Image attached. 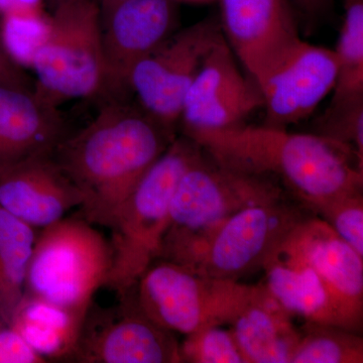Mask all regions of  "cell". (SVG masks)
Wrapping results in <instances>:
<instances>
[{
    "mask_svg": "<svg viewBox=\"0 0 363 363\" xmlns=\"http://www.w3.org/2000/svg\"><path fill=\"white\" fill-rule=\"evenodd\" d=\"M125 97L108 98L89 124L54 150L83 196V217L108 227L117 210L176 138Z\"/></svg>",
    "mask_w": 363,
    "mask_h": 363,
    "instance_id": "obj_1",
    "label": "cell"
},
{
    "mask_svg": "<svg viewBox=\"0 0 363 363\" xmlns=\"http://www.w3.org/2000/svg\"><path fill=\"white\" fill-rule=\"evenodd\" d=\"M185 136L225 166L274 179L314 211L362 192L363 164L350 150L315 133L241 123Z\"/></svg>",
    "mask_w": 363,
    "mask_h": 363,
    "instance_id": "obj_2",
    "label": "cell"
},
{
    "mask_svg": "<svg viewBox=\"0 0 363 363\" xmlns=\"http://www.w3.org/2000/svg\"><path fill=\"white\" fill-rule=\"evenodd\" d=\"M201 150L187 136L174 138L114 215L108 226L112 262L105 286L119 296L159 259L177 185Z\"/></svg>",
    "mask_w": 363,
    "mask_h": 363,
    "instance_id": "obj_3",
    "label": "cell"
},
{
    "mask_svg": "<svg viewBox=\"0 0 363 363\" xmlns=\"http://www.w3.org/2000/svg\"><path fill=\"white\" fill-rule=\"evenodd\" d=\"M288 196L274 179L225 166L202 149L177 185L157 259L178 262L231 215Z\"/></svg>",
    "mask_w": 363,
    "mask_h": 363,
    "instance_id": "obj_4",
    "label": "cell"
},
{
    "mask_svg": "<svg viewBox=\"0 0 363 363\" xmlns=\"http://www.w3.org/2000/svg\"><path fill=\"white\" fill-rule=\"evenodd\" d=\"M32 63L35 91L59 106L71 99L105 97L101 13L96 0H64L52 7Z\"/></svg>",
    "mask_w": 363,
    "mask_h": 363,
    "instance_id": "obj_5",
    "label": "cell"
},
{
    "mask_svg": "<svg viewBox=\"0 0 363 363\" xmlns=\"http://www.w3.org/2000/svg\"><path fill=\"white\" fill-rule=\"evenodd\" d=\"M264 292L262 284L209 278L176 262L157 259L124 294L159 326L188 336L207 327L230 324Z\"/></svg>",
    "mask_w": 363,
    "mask_h": 363,
    "instance_id": "obj_6",
    "label": "cell"
},
{
    "mask_svg": "<svg viewBox=\"0 0 363 363\" xmlns=\"http://www.w3.org/2000/svg\"><path fill=\"white\" fill-rule=\"evenodd\" d=\"M315 213L293 196L243 208L221 222L176 264L209 278L240 281L262 269L296 227Z\"/></svg>",
    "mask_w": 363,
    "mask_h": 363,
    "instance_id": "obj_7",
    "label": "cell"
},
{
    "mask_svg": "<svg viewBox=\"0 0 363 363\" xmlns=\"http://www.w3.org/2000/svg\"><path fill=\"white\" fill-rule=\"evenodd\" d=\"M42 230L33 248L25 294L88 311L111 272V242L83 218H62Z\"/></svg>",
    "mask_w": 363,
    "mask_h": 363,
    "instance_id": "obj_8",
    "label": "cell"
},
{
    "mask_svg": "<svg viewBox=\"0 0 363 363\" xmlns=\"http://www.w3.org/2000/svg\"><path fill=\"white\" fill-rule=\"evenodd\" d=\"M223 38L220 21L205 18L169 35L131 69L126 82L138 105L175 133L184 101L203 60Z\"/></svg>",
    "mask_w": 363,
    "mask_h": 363,
    "instance_id": "obj_9",
    "label": "cell"
},
{
    "mask_svg": "<svg viewBox=\"0 0 363 363\" xmlns=\"http://www.w3.org/2000/svg\"><path fill=\"white\" fill-rule=\"evenodd\" d=\"M108 309L90 306L71 359L83 363L183 362L173 332L143 314L128 295Z\"/></svg>",
    "mask_w": 363,
    "mask_h": 363,
    "instance_id": "obj_10",
    "label": "cell"
},
{
    "mask_svg": "<svg viewBox=\"0 0 363 363\" xmlns=\"http://www.w3.org/2000/svg\"><path fill=\"white\" fill-rule=\"evenodd\" d=\"M262 107V93L245 77L224 37L210 49L189 88L180 117L183 135L243 123Z\"/></svg>",
    "mask_w": 363,
    "mask_h": 363,
    "instance_id": "obj_11",
    "label": "cell"
},
{
    "mask_svg": "<svg viewBox=\"0 0 363 363\" xmlns=\"http://www.w3.org/2000/svg\"><path fill=\"white\" fill-rule=\"evenodd\" d=\"M337 75L334 50L298 39L259 87L262 124L286 128L307 118L333 91Z\"/></svg>",
    "mask_w": 363,
    "mask_h": 363,
    "instance_id": "obj_12",
    "label": "cell"
},
{
    "mask_svg": "<svg viewBox=\"0 0 363 363\" xmlns=\"http://www.w3.org/2000/svg\"><path fill=\"white\" fill-rule=\"evenodd\" d=\"M224 39L257 87L298 39L289 0H220Z\"/></svg>",
    "mask_w": 363,
    "mask_h": 363,
    "instance_id": "obj_13",
    "label": "cell"
},
{
    "mask_svg": "<svg viewBox=\"0 0 363 363\" xmlns=\"http://www.w3.org/2000/svg\"><path fill=\"white\" fill-rule=\"evenodd\" d=\"M177 23L175 0H123L102 16L106 99L125 97L131 69L173 35Z\"/></svg>",
    "mask_w": 363,
    "mask_h": 363,
    "instance_id": "obj_14",
    "label": "cell"
},
{
    "mask_svg": "<svg viewBox=\"0 0 363 363\" xmlns=\"http://www.w3.org/2000/svg\"><path fill=\"white\" fill-rule=\"evenodd\" d=\"M82 203V194L59 166L54 152L0 168V207L35 228L51 225Z\"/></svg>",
    "mask_w": 363,
    "mask_h": 363,
    "instance_id": "obj_15",
    "label": "cell"
},
{
    "mask_svg": "<svg viewBox=\"0 0 363 363\" xmlns=\"http://www.w3.org/2000/svg\"><path fill=\"white\" fill-rule=\"evenodd\" d=\"M262 286L291 317L359 333L362 313L355 311L315 269L281 247L264 269Z\"/></svg>",
    "mask_w": 363,
    "mask_h": 363,
    "instance_id": "obj_16",
    "label": "cell"
},
{
    "mask_svg": "<svg viewBox=\"0 0 363 363\" xmlns=\"http://www.w3.org/2000/svg\"><path fill=\"white\" fill-rule=\"evenodd\" d=\"M66 135L58 106L35 89L0 83V168L54 152Z\"/></svg>",
    "mask_w": 363,
    "mask_h": 363,
    "instance_id": "obj_17",
    "label": "cell"
},
{
    "mask_svg": "<svg viewBox=\"0 0 363 363\" xmlns=\"http://www.w3.org/2000/svg\"><path fill=\"white\" fill-rule=\"evenodd\" d=\"M283 247L320 274L355 311L363 314V257L317 214L301 222Z\"/></svg>",
    "mask_w": 363,
    "mask_h": 363,
    "instance_id": "obj_18",
    "label": "cell"
},
{
    "mask_svg": "<svg viewBox=\"0 0 363 363\" xmlns=\"http://www.w3.org/2000/svg\"><path fill=\"white\" fill-rule=\"evenodd\" d=\"M291 318L266 290L234 318L231 331L245 363H291L301 335Z\"/></svg>",
    "mask_w": 363,
    "mask_h": 363,
    "instance_id": "obj_19",
    "label": "cell"
},
{
    "mask_svg": "<svg viewBox=\"0 0 363 363\" xmlns=\"http://www.w3.org/2000/svg\"><path fill=\"white\" fill-rule=\"evenodd\" d=\"M87 312L25 294L9 326L45 360L71 359Z\"/></svg>",
    "mask_w": 363,
    "mask_h": 363,
    "instance_id": "obj_20",
    "label": "cell"
},
{
    "mask_svg": "<svg viewBox=\"0 0 363 363\" xmlns=\"http://www.w3.org/2000/svg\"><path fill=\"white\" fill-rule=\"evenodd\" d=\"M37 238L35 227L0 207V316L7 326L25 295Z\"/></svg>",
    "mask_w": 363,
    "mask_h": 363,
    "instance_id": "obj_21",
    "label": "cell"
},
{
    "mask_svg": "<svg viewBox=\"0 0 363 363\" xmlns=\"http://www.w3.org/2000/svg\"><path fill=\"white\" fill-rule=\"evenodd\" d=\"M335 52L338 75L332 99L363 96V0H343Z\"/></svg>",
    "mask_w": 363,
    "mask_h": 363,
    "instance_id": "obj_22",
    "label": "cell"
},
{
    "mask_svg": "<svg viewBox=\"0 0 363 363\" xmlns=\"http://www.w3.org/2000/svg\"><path fill=\"white\" fill-rule=\"evenodd\" d=\"M291 363H362L363 340L357 332L305 322Z\"/></svg>",
    "mask_w": 363,
    "mask_h": 363,
    "instance_id": "obj_23",
    "label": "cell"
},
{
    "mask_svg": "<svg viewBox=\"0 0 363 363\" xmlns=\"http://www.w3.org/2000/svg\"><path fill=\"white\" fill-rule=\"evenodd\" d=\"M314 128L315 135L350 150L363 164V96L332 99Z\"/></svg>",
    "mask_w": 363,
    "mask_h": 363,
    "instance_id": "obj_24",
    "label": "cell"
},
{
    "mask_svg": "<svg viewBox=\"0 0 363 363\" xmlns=\"http://www.w3.org/2000/svg\"><path fill=\"white\" fill-rule=\"evenodd\" d=\"M183 362L245 363L231 329L207 327L186 336L181 344Z\"/></svg>",
    "mask_w": 363,
    "mask_h": 363,
    "instance_id": "obj_25",
    "label": "cell"
},
{
    "mask_svg": "<svg viewBox=\"0 0 363 363\" xmlns=\"http://www.w3.org/2000/svg\"><path fill=\"white\" fill-rule=\"evenodd\" d=\"M344 241L363 257L362 192L332 199L315 210Z\"/></svg>",
    "mask_w": 363,
    "mask_h": 363,
    "instance_id": "obj_26",
    "label": "cell"
},
{
    "mask_svg": "<svg viewBox=\"0 0 363 363\" xmlns=\"http://www.w3.org/2000/svg\"><path fill=\"white\" fill-rule=\"evenodd\" d=\"M44 358L13 327H0V363H42Z\"/></svg>",
    "mask_w": 363,
    "mask_h": 363,
    "instance_id": "obj_27",
    "label": "cell"
},
{
    "mask_svg": "<svg viewBox=\"0 0 363 363\" xmlns=\"http://www.w3.org/2000/svg\"><path fill=\"white\" fill-rule=\"evenodd\" d=\"M0 26V83L35 89L32 79L26 75L7 47Z\"/></svg>",
    "mask_w": 363,
    "mask_h": 363,
    "instance_id": "obj_28",
    "label": "cell"
},
{
    "mask_svg": "<svg viewBox=\"0 0 363 363\" xmlns=\"http://www.w3.org/2000/svg\"><path fill=\"white\" fill-rule=\"evenodd\" d=\"M298 13L307 21L308 25L319 20L329 11L332 0H290Z\"/></svg>",
    "mask_w": 363,
    "mask_h": 363,
    "instance_id": "obj_29",
    "label": "cell"
},
{
    "mask_svg": "<svg viewBox=\"0 0 363 363\" xmlns=\"http://www.w3.org/2000/svg\"><path fill=\"white\" fill-rule=\"evenodd\" d=\"M98 6H99L100 13H101V18L104 16L105 14L109 13L111 11V9H113L116 4H118L119 2L123 1V0H96Z\"/></svg>",
    "mask_w": 363,
    "mask_h": 363,
    "instance_id": "obj_30",
    "label": "cell"
},
{
    "mask_svg": "<svg viewBox=\"0 0 363 363\" xmlns=\"http://www.w3.org/2000/svg\"><path fill=\"white\" fill-rule=\"evenodd\" d=\"M48 1L50 2L52 7H54L56 4H60V2L64 1V0H48Z\"/></svg>",
    "mask_w": 363,
    "mask_h": 363,
    "instance_id": "obj_31",
    "label": "cell"
},
{
    "mask_svg": "<svg viewBox=\"0 0 363 363\" xmlns=\"http://www.w3.org/2000/svg\"><path fill=\"white\" fill-rule=\"evenodd\" d=\"M4 320H2V318L1 316H0V327H2V326H4Z\"/></svg>",
    "mask_w": 363,
    "mask_h": 363,
    "instance_id": "obj_32",
    "label": "cell"
}]
</instances>
